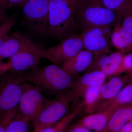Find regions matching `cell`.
I'll list each match as a JSON object with an SVG mask.
<instances>
[{
  "instance_id": "1",
  "label": "cell",
  "mask_w": 132,
  "mask_h": 132,
  "mask_svg": "<svg viewBox=\"0 0 132 132\" xmlns=\"http://www.w3.org/2000/svg\"><path fill=\"white\" fill-rule=\"evenodd\" d=\"M18 73L25 82L53 93H62L70 90L75 80L62 68L53 64Z\"/></svg>"
},
{
  "instance_id": "2",
  "label": "cell",
  "mask_w": 132,
  "mask_h": 132,
  "mask_svg": "<svg viewBox=\"0 0 132 132\" xmlns=\"http://www.w3.org/2000/svg\"><path fill=\"white\" fill-rule=\"evenodd\" d=\"M78 31L73 9L63 0H50L47 37L61 41Z\"/></svg>"
},
{
  "instance_id": "3",
  "label": "cell",
  "mask_w": 132,
  "mask_h": 132,
  "mask_svg": "<svg viewBox=\"0 0 132 132\" xmlns=\"http://www.w3.org/2000/svg\"><path fill=\"white\" fill-rule=\"evenodd\" d=\"M78 31L102 26L113 27L118 22L116 13L104 6L101 0H89L74 9Z\"/></svg>"
},
{
  "instance_id": "4",
  "label": "cell",
  "mask_w": 132,
  "mask_h": 132,
  "mask_svg": "<svg viewBox=\"0 0 132 132\" xmlns=\"http://www.w3.org/2000/svg\"><path fill=\"white\" fill-rule=\"evenodd\" d=\"M75 100L70 90L58 98L46 99L42 109L32 121L34 132L55 125L65 117L69 110V105Z\"/></svg>"
},
{
  "instance_id": "5",
  "label": "cell",
  "mask_w": 132,
  "mask_h": 132,
  "mask_svg": "<svg viewBox=\"0 0 132 132\" xmlns=\"http://www.w3.org/2000/svg\"><path fill=\"white\" fill-rule=\"evenodd\" d=\"M50 0H28L22 6L23 24L32 34L47 37Z\"/></svg>"
},
{
  "instance_id": "6",
  "label": "cell",
  "mask_w": 132,
  "mask_h": 132,
  "mask_svg": "<svg viewBox=\"0 0 132 132\" xmlns=\"http://www.w3.org/2000/svg\"><path fill=\"white\" fill-rule=\"evenodd\" d=\"M24 82L18 73L8 71L0 75V117L18 106Z\"/></svg>"
},
{
  "instance_id": "7",
  "label": "cell",
  "mask_w": 132,
  "mask_h": 132,
  "mask_svg": "<svg viewBox=\"0 0 132 132\" xmlns=\"http://www.w3.org/2000/svg\"><path fill=\"white\" fill-rule=\"evenodd\" d=\"M24 52L37 53L42 58L52 62L47 48L18 32L9 34L3 43L0 47V60L10 58L18 53Z\"/></svg>"
},
{
  "instance_id": "8",
  "label": "cell",
  "mask_w": 132,
  "mask_h": 132,
  "mask_svg": "<svg viewBox=\"0 0 132 132\" xmlns=\"http://www.w3.org/2000/svg\"><path fill=\"white\" fill-rule=\"evenodd\" d=\"M41 90L39 87L28 82L23 83L22 93L17 106L18 113L28 118L31 121L39 113L46 99Z\"/></svg>"
},
{
  "instance_id": "9",
  "label": "cell",
  "mask_w": 132,
  "mask_h": 132,
  "mask_svg": "<svg viewBox=\"0 0 132 132\" xmlns=\"http://www.w3.org/2000/svg\"><path fill=\"white\" fill-rule=\"evenodd\" d=\"M113 27H96L87 29L81 33L84 49L93 55L110 52L109 42Z\"/></svg>"
},
{
  "instance_id": "10",
  "label": "cell",
  "mask_w": 132,
  "mask_h": 132,
  "mask_svg": "<svg viewBox=\"0 0 132 132\" xmlns=\"http://www.w3.org/2000/svg\"><path fill=\"white\" fill-rule=\"evenodd\" d=\"M84 49L80 34H78L65 38L59 45L47 48L52 60V63L60 65L80 51Z\"/></svg>"
},
{
  "instance_id": "11",
  "label": "cell",
  "mask_w": 132,
  "mask_h": 132,
  "mask_svg": "<svg viewBox=\"0 0 132 132\" xmlns=\"http://www.w3.org/2000/svg\"><path fill=\"white\" fill-rule=\"evenodd\" d=\"M125 54L120 51L104 52L94 55L93 59L85 73L101 71L107 78L112 77L119 67Z\"/></svg>"
},
{
  "instance_id": "12",
  "label": "cell",
  "mask_w": 132,
  "mask_h": 132,
  "mask_svg": "<svg viewBox=\"0 0 132 132\" xmlns=\"http://www.w3.org/2000/svg\"><path fill=\"white\" fill-rule=\"evenodd\" d=\"M107 78L106 75L101 71L85 73L81 77L75 79L72 87L69 90L75 100L83 97L85 91L90 87L103 85Z\"/></svg>"
},
{
  "instance_id": "13",
  "label": "cell",
  "mask_w": 132,
  "mask_h": 132,
  "mask_svg": "<svg viewBox=\"0 0 132 132\" xmlns=\"http://www.w3.org/2000/svg\"><path fill=\"white\" fill-rule=\"evenodd\" d=\"M42 57L39 54L30 52H20L9 58L7 62L9 71L21 73L39 67Z\"/></svg>"
},
{
  "instance_id": "14",
  "label": "cell",
  "mask_w": 132,
  "mask_h": 132,
  "mask_svg": "<svg viewBox=\"0 0 132 132\" xmlns=\"http://www.w3.org/2000/svg\"><path fill=\"white\" fill-rule=\"evenodd\" d=\"M117 109L108 108L96 113L90 114L73 125L86 128L95 132L101 131L105 127L109 119Z\"/></svg>"
},
{
  "instance_id": "15",
  "label": "cell",
  "mask_w": 132,
  "mask_h": 132,
  "mask_svg": "<svg viewBox=\"0 0 132 132\" xmlns=\"http://www.w3.org/2000/svg\"><path fill=\"white\" fill-rule=\"evenodd\" d=\"M94 55L82 49L78 53L62 64V68L72 77H75L83 71H86L92 63Z\"/></svg>"
},
{
  "instance_id": "16",
  "label": "cell",
  "mask_w": 132,
  "mask_h": 132,
  "mask_svg": "<svg viewBox=\"0 0 132 132\" xmlns=\"http://www.w3.org/2000/svg\"><path fill=\"white\" fill-rule=\"evenodd\" d=\"M132 103L118 107L109 119L105 128L99 132H120L131 119Z\"/></svg>"
},
{
  "instance_id": "17",
  "label": "cell",
  "mask_w": 132,
  "mask_h": 132,
  "mask_svg": "<svg viewBox=\"0 0 132 132\" xmlns=\"http://www.w3.org/2000/svg\"><path fill=\"white\" fill-rule=\"evenodd\" d=\"M128 80L127 75L116 76L110 78L108 82L102 86L98 104L103 100H106L105 102L114 98Z\"/></svg>"
},
{
  "instance_id": "18",
  "label": "cell",
  "mask_w": 132,
  "mask_h": 132,
  "mask_svg": "<svg viewBox=\"0 0 132 132\" xmlns=\"http://www.w3.org/2000/svg\"><path fill=\"white\" fill-rule=\"evenodd\" d=\"M102 85H94L87 88L83 95V107L87 113H93L96 111Z\"/></svg>"
},
{
  "instance_id": "19",
  "label": "cell",
  "mask_w": 132,
  "mask_h": 132,
  "mask_svg": "<svg viewBox=\"0 0 132 132\" xmlns=\"http://www.w3.org/2000/svg\"><path fill=\"white\" fill-rule=\"evenodd\" d=\"M132 103V83L123 88L116 97L110 101L104 102L103 110L108 108H118Z\"/></svg>"
},
{
  "instance_id": "20",
  "label": "cell",
  "mask_w": 132,
  "mask_h": 132,
  "mask_svg": "<svg viewBox=\"0 0 132 132\" xmlns=\"http://www.w3.org/2000/svg\"><path fill=\"white\" fill-rule=\"evenodd\" d=\"M82 107L78 105L75 109L69 114L59 121L54 126L43 128L37 132H64L76 116L80 112Z\"/></svg>"
},
{
  "instance_id": "21",
  "label": "cell",
  "mask_w": 132,
  "mask_h": 132,
  "mask_svg": "<svg viewBox=\"0 0 132 132\" xmlns=\"http://www.w3.org/2000/svg\"><path fill=\"white\" fill-rule=\"evenodd\" d=\"M32 121L19 113L9 125L6 132H29Z\"/></svg>"
},
{
  "instance_id": "22",
  "label": "cell",
  "mask_w": 132,
  "mask_h": 132,
  "mask_svg": "<svg viewBox=\"0 0 132 132\" xmlns=\"http://www.w3.org/2000/svg\"><path fill=\"white\" fill-rule=\"evenodd\" d=\"M110 41L112 45L118 49V51H120L125 54L131 52L127 44L121 34L118 21L112 29Z\"/></svg>"
},
{
  "instance_id": "23",
  "label": "cell",
  "mask_w": 132,
  "mask_h": 132,
  "mask_svg": "<svg viewBox=\"0 0 132 132\" xmlns=\"http://www.w3.org/2000/svg\"><path fill=\"white\" fill-rule=\"evenodd\" d=\"M117 16L121 26L132 34V0L127 3Z\"/></svg>"
},
{
  "instance_id": "24",
  "label": "cell",
  "mask_w": 132,
  "mask_h": 132,
  "mask_svg": "<svg viewBox=\"0 0 132 132\" xmlns=\"http://www.w3.org/2000/svg\"><path fill=\"white\" fill-rule=\"evenodd\" d=\"M16 20L15 15L9 16L0 25V47L7 36L10 34V30L14 26Z\"/></svg>"
},
{
  "instance_id": "25",
  "label": "cell",
  "mask_w": 132,
  "mask_h": 132,
  "mask_svg": "<svg viewBox=\"0 0 132 132\" xmlns=\"http://www.w3.org/2000/svg\"><path fill=\"white\" fill-rule=\"evenodd\" d=\"M104 6L118 14L130 0H101Z\"/></svg>"
},
{
  "instance_id": "26",
  "label": "cell",
  "mask_w": 132,
  "mask_h": 132,
  "mask_svg": "<svg viewBox=\"0 0 132 132\" xmlns=\"http://www.w3.org/2000/svg\"><path fill=\"white\" fill-rule=\"evenodd\" d=\"M132 70V52L127 54H124L119 67L114 74L112 77L120 75L126 72H130Z\"/></svg>"
},
{
  "instance_id": "27",
  "label": "cell",
  "mask_w": 132,
  "mask_h": 132,
  "mask_svg": "<svg viewBox=\"0 0 132 132\" xmlns=\"http://www.w3.org/2000/svg\"><path fill=\"white\" fill-rule=\"evenodd\" d=\"M17 113V107L0 117V132H6L9 125Z\"/></svg>"
},
{
  "instance_id": "28",
  "label": "cell",
  "mask_w": 132,
  "mask_h": 132,
  "mask_svg": "<svg viewBox=\"0 0 132 132\" xmlns=\"http://www.w3.org/2000/svg\"><path fill=\"white\" fill-rule=\"evenodd\" d=\"M119 22V21H118ZM119 22V29L121 35L127 44L130 51H132V34L125 29Z\"/></svg>"
},
{
  "instance_id": "29",
  "label": "cell",
  "mask_w": 132,
  "mask_h": 132,
  "mask_svg": "<svg viewBox=\"0 0 132 132\" xmlns=\"http://www.w3.org/2000/svg\"><path fill=\"white\" fill-rule=\"evenodd\" d=\"M65 132H92L91 130L86 128L75 126L73 125H69L66 129Z\"/></svg>"
},
{
  "instance_id": "30",
  "label": "cell",
  "mask_w": 132,
  "mask_h": 132,
  "mask_svg": "<svg viewBox=\"0 0 132 132\" xmlns=\"http://www.w3.org/2000/svg\"><path fill=\"white\" fill-rule=\"evenodd\" d=\"M28 0H7V7L22 6Z\"/></svg>"
},
{
  "instance_id": "31",
  "label": "cell",
  "mask_w": 132,
  "mask_h": 132,
  "mask_svg": "<svg viewBox=\"0 0 132 132\" xmlns=\"http://www.w3.org/2000/svg\"><path fill=\"white\" fill-rule=\"evenodd\" d=\"M10 66L8 62H3L0 60V75L6 71H9Z\"/></svg>"
},
{
  "instance_id": "32",
  "label": "cell",
  "mask_w": 132,
  "mask_h": 132,
  "mask_svg": "<svg viewBox=\"0 0 132 132\" xmlns=\"http://www.w3.org/2000/svg\"><path fill=\"white\" fill-rule=\"evenodd\" d=\"M120 132H132V121H130L127 123Z\"/></svg>"
},
{
  "instance_id": "33",
  "label": "cell",
  "mask_w": 132,
  "mask_h": 132,
  "mask_svg": "<svg viewBox=\"0 0 132 132\" xmlns=\"http://www.w3.org/2000/svg\"><path fill=\"white\" fill-rule=\"evenodd\" d=\"M8 16L7 15L3 9L0 8V25L7 19Z\"/></svg>"
},
{
  "instance_id": "34",
  "label": "cell",
  "mask_w": 132,
  "mask_h": 132,
  "mask_svg": "<svg viewBox=\"0 0 132 132\" xmlns=\"http://www.w3.org/2000/svg\"><path fill=\"white\" fill-rule=\"evenodd\" d=\"M89 0H75V5L74 9L75 8L79 6L80 5H82L83 3L86 2Z\"/></svg>"
},
{
  "instance_id": "35",
  "label": "cell",
  "mask_w": 132,
  "mask_h": 132,
  "mask_svg": "<svg viewBox=\"0 0 132 132\" xmlns=\"http://www.w3.org/2000/svg\"><path fill=\"white\" fill-rule=\"evenodd\" d=\"M68 4L74 10L75 5V0H63Z\"/></svg>"
},
{
  "instance_id": "36",
  "label": "cell",
  "mask_w": 132,
  "mask_h": 132,
  "mask_svg": "<svg viewBox=\"0 0 132 132\" xmlns=\"http://www.w3.org/2000/svg\"><path fill=\"white\" fill-rule=\"evenodd\" d=\"M7 0H0V8L3 9L7 7Z\"/></svg>"
},
{
  "instance_id": "37",
  "label": "cell",
  "mask_w": 132,
  "mask_h": 132,
  "mask_svg": "<svg viewBox=\"0 0 132 132\" xmlns=\"http://www.w3.org/2000/svg\"><path fill=\"white\" fill-rule=\"evenodd\" d=\"M129 75L128 76V77H129V79L131 80L132 81V70L130 72H129Z\"/></svg>"
},
{
  "instance_id": "38",
  "label": "cell",
  "mask_w": 132,
  "mask_h": 132,
  "mask_svg": "<svg viewBox=\"0 0 132 132\" xmlns=\"http://www.w3.org/2000/svg\"><path fill=\"white\" fill-rule=\"evenodd\" d=\"M130 121H132V113L131 114V119H130Z\"/></svg>"
}]
</instances>
